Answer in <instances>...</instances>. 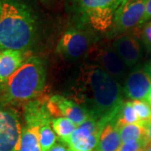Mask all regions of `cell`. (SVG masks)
Listing matches in <instances>:
<instances>
[{
    "mask_svg": "<svg viewBox=\"0 0 151 151\" xmlns=\"http://www.w3.org/2000/svg\"><path fill=\"white\" fill-rule=\"evenodd\" d=\"M45 78L43 61L36 56H29L9 79L0 83L3 97L11 104H26L43 92Z\"/></svg>",
    "mask_w": 151,
    "mask_h": 151,
    "instance_id": "cell-3",
    "label": "cell"
},
{
    "mask_svg": "<svg viewBox=\"0 0 151 151\" xmlns=\"http://www.w3.org/2000/svg\"><path fill=\"white\" fill-rule=\"evenodd\" d=\"M93 58L97 62V65L101 66L115 80L119 81L124 79L126 75L127 65L113 47L99 48L94 53Z\"/></svg>",
    "mask_w": 151,
    "mask_h": 151,
    "instance_id": "cell-11",
    "label": "cell"
},
{
    "mask_svg": "<svg viewBox=\"0 0 151 151\" xmlns=\"http://www.w3.org/2000/svg\"><path fill=\"white\" fill-rule=\"evenodd\" d=\"M146 101H147V103L150 105L151 107V87L150 92H149V94H148V96H147V98H146Z\"/></svg>",
    "mask_w": 151,
    "mask_h": 151,
    "instance_id": "cell-26",
    "label": "cell"
},
{
    "mask_svg": "<svg viewBox=\"0 0 151 151\" xmlns=\"http://www.w3.org/2000/svg\"><path fill=\"white\" fill-rule=\"evenodd\" d=\"M0 13H1V3H0Z\"/></svg>",
    "mask_w": 151,
    "mask_h": 151,
    "instance_id": "cell-30",
    "label": "cell"
},
{
    "mask_svg": "<svg viewBox=\"0 0 151 151\" xmlns=\"http://www.w3.org/2000/svg\"><path fill=\"white\" fill-rule=\"evenodd\" d=\"M42 2L44 3H48V2H50V1H52V0H41Z\"/></svg>",
    "mask_w": 151,
    "mask_h": 151,
    "instance_id": "cell-29",
    "label": "cell"
},
{
    "mask_svg": "<svg viewBox=\"0 0 151 151\" xmlns=\"http://www.w3.org/2000/svg\"><path fill=\"white\" fill-rule=\"evenodd\" d=\"M121 145L119 128L115 121H112L103 127L95 151H119Z\"/></svg>",
    "mask_w": 151,
    "mask_h": 151,
    "instance_id": "cell-14",
    "label": "cell"
},
{
    "mask_svg": "<svg viewBox=\"0 0 151 151\" xmlns=\"http://www.w3.org/2000/svg\"><path fill=\"white\" fill-rule=\"evenodd\" d=\"M39 140L42 151H50L55 145L56 134L51 127V124H44L39 129Z\"/></svg>",
    "mask_w": 151,
    "mask_h": 151,
    "instance_id": "cell-19",
    "label": "cell"
},
{
    "mask_svg": "<svg viewBox=\"0 0 151 151\" xmlns=\"http://www.w3.org/2000/svg\"><path fill=\"white\" fill-rule=\"evenodd\" d=\"M0 50L27 52L36 36V17L22 0H0Z\"/></svg>",
    "mask_w": 151,
    "mask_h": 151,
    "instance_id": "cell-2",
    "label": "cell"
},
{
    "mask_svg": "<svg viewBox=\"0 0 151 151\" xmlns=\"http://www.w3.org/2000/svg\"><path fill=\"white\" fill-rule=\"evenodd\" d=\"M145 3L146 0H124L115 13L112 31L126 32L142 24Z\"/></svg>",
    "mask_w": 151,
    "mask_h": 151,
    "instance_id": "cell-8",
    "label": "cell"
},
{
    "mask_svg": "<svg viewBox=\"0 0 151 151\" xmlns=\"http://www.w3.org/2000/svg\"><path fill=\"white\" fill-rule=\"evenodd\" d=\"M22 128L15 110L0 108V151H19Z\"/></svg>",
    "mask_w": 151,
    "mask_h": 151,
    "instance_id": "cell-7",
    "label": "cell"
},
{
    "mask_svg": "<svg viewBox=\"0 0 151 151\" xmlns=\"http://www.w3.org/2000/svg\"><path fill=\"white\" fill-rule=\"evenodd\" d=\"M48 109L51 116L64 117L76 125H80L90 119L89 114L78 103L62 95H53L48 98Z\"/></svg>",
    "mask_w": 151,
    "mask_h": 151,
    "instance_id": "cell-9",
    "label": "cell"
},
{
    "mask_svg": "<svg viewBox=\"0 0 151 151\" xmlns=\"http://www.w3.org/2000/svg\"><path fill=\"white\" fill-rule=\"evenodd\" d=\"M145 151H151V142H148L145 149Z\"/></svg>",
    "mask_w": 151,
    "mask_h": 151,
    "instance_id": "cell-27",
    "label": "cell"
},
{
    "mask_svg": "<svg viewBox=\"0 0 151 151\" xmlns=\"http://www.w3.org/2000/svg\"><path fill=\"white\" fill-rule=\"evenodd\" d=\"M76 103L90 118L107 124L116 120L122 104L119 82L97 64L82 66L73 86Z\"/></svg>",
    "mask_w": 151,
    "mask_h": 151,
    "instance_id": "cell-1",
    "label": "cell"
},
{
    "mask_svg": "<svg viewBox=\"0 0 151 151\" xmlns=\"http://www.w3.org/2000/svg\"><path fill=\"white\" fill-rule=\"evenodd\" d=\"M148 142L147 139H144L129 143H122L119 151H145Z\"/></svg>",
    "mask_w": 151,
    "mask_h": 151,
    "instance_id": "cell-21",
    "label": "cell"
},
{
    "mask_svg": "<svg viewBox=\"0 0 151 151\" xmlns=\"http://www.w3.org/2000/svg\"><path fill=\"white\" fill-rule=\"evenodd\" d=\"M50 124L55 134L62 142L65 140L77 127L73 122L64 117L52 118Z\"/></svg>",
    "mask_w": 151,
    "mask_h": 151,
    "instance_id": "cell-17",
    "label": "cell"
},
{
    "mask_svg": "<svg viewBox=\"0 0 151 151\" xmlns=\"http://www.w3.org/2000/svg\"><path fill=\"white\" fill-rule=\"evenodd\" d=\"M150 50V56H151V50Z\"/></svg>",
    "mask_w": 151,
    "mask_h": 151,
    "instance_id": "cell-31",
    "label": "cell"
},
{
    "mask_svg": "<svg viewBox=\"0 0 151 151\" xmlns=\"http://www.w3.org/2000/svg\"><path fill=\"white\" fill-rule=\"evenodd\" d=\"M50 151H70V150L61 144H55Z\"/></svg>",
    "mask_w": 151,
    "mask_h": 151,
    "instance_id": "cell-24",
    "label": "cell"
},
{
    "mask_svg": "<svg viewBox=\"0 0 151 151\" xmlns=\"http://www.w3.org/2000/svg\"><path fill=\"white\" fill-rule=\"evenodd\" d=\"M124 0H70L78 27L105 33L112 30L114 16Z\"/></svg>",
    "mask_w": 151,
    "mask_h": 151,
    "instance_id": "cell-4",
    "label": "cell"
},
{
    "mask_svg": "<svg viewBox=\"0 0 151 151\" xmlns=\"http://www.w3.org/2000/svg\"><path fill=\"white\" fill-rule=\"evenodd\" d=\"M106 123L90 118L76 127L73 133L63 142L70 151H93L97 145L99 136Z\"/></svg>",
    "mask_w": 151,
    "mask_h": 151,
    "instance_id": "cell-6",
    "label": "cell"
},
{
    "mask_svg": "<svg viewBox=\"0 0 151 151\" xmlns=\"http://www.w3.org/2000/svg\"><path fill=\"white\" fill-rule=\"evenodd\" d=\"M146 70H148V72H149V74H150V76L151 77V62L149 64V65H146Z\"/></svg>",
    "mask_w": 151,
    "mask_h": 151,
    "instance_id": "cell-28",
    "label": "cell"
},
{
    "mask_svg": "<svg viewBox=\"0 0 151 151\" xmlns=\"http://www.w3.org/2000/svg\"><path fill=\"white\" fill-rule=\"evenodd\" d=\"M151 87V77L146 68L137 67L124 81V94L133 101L145 100Z\"/></svg>",
    "mask_w": 151,
    "mask_h": 151,
    "instance_id": "cell-10",
    "label": "cell"
},
{
    "mask_svg": "<svg viewBox=\"0 0 151 151\" xmlns=\"http://www.w3.org/2000/svg\"><path fill=\"white\" fill-rule=\"evenodd\" d=\"M146 129V137L149 142H151V123L145 125Z\"/></svg>",
    "mask_w": 151,
    "mask_h": 151,
    "instance_id": "cell-25",
    "label": "cell"
},
{
    "mask_svg": "<svg viewBox=\"0 0 151 151\" xmlns=\"http://www.w3.org/2000/svg\"><path fill=\"white\" fill-rule=\"evenodd\" d=\"M132 105L134 108L139 123L146 125L151 123V107L145 100H134L132 101Z\"/></svg>",
    "mask_w": 151,
    "mask_h": 151,
    "instance_id": "cell-20",
    "label": "cell"
},
{
    "mask_svg": "<svg viewBox=\"0 0 151 151\" xmlns=\"http://www.w3.org/2000/svg\"><path fill=\"white\" fill-rule=\"evenodd\" d=\"M142 40L147 48L151 50V21L146 22L141 33Z\"/></svg>",
    "mask_w": 151,
    "mask_h": 151,
    "instance_id": "cell-22",
    "label": "cell"
},
{
    "mask_svg": "<svg viewBox=\"0 0 151 151\" xmlns=\"http://www.w3.org/2000/svg\"><path fill=\"white\" fill-rule=\"evenodd\" d=\"M115 124L118 128L125 124H140L139 119L132 105V102H126L122 104L115 120Z\"/></svg>",
    "mask_w": 151,
    "mask_h": 151,
    "instance_id": "cell-18",
    "label": "cell"
},
{
    "mask_svg": "<svg viewBox=\"0 0 151 151\" xmlns=\"http://www.w3.org/2000/svg\"><path fill=\"white\" fill-rule=\"evenodd\" d=\"M113 49L125 65L129 67L134 66L142 56V47L139 41L129 35L117 38L113 44Z\"/></svg>",
    "mask_w": 151,
    "mask_h": 151,
    "instance_id": "cell-12",
    "label": "cell"
},
{
    "mask_svg": "<svg viewBox=\"0 0 151 151\" xmlns=\"http://www.w3.org/2000/svg\"><path fill=\"white\" fill-rule=\"evenodd\" d=\"M92 41V33L89 29L69 28L60 39L56 52L67 59H78L87 53Z\"/></svg>",
    "mask_w": 151,
    "mask_h": 151,
    "instance_id": "cell-5",
    "label": "cell"
},
{
    "mask_svg": "<svg viewBox=\"0 0 151 151\" xmlns=\"http://www.w3.org/2000/svg\"><path fill=\"white\" fill-rule=\"evenodd\" d=\"M150 19H151V0H146L145 3V13L143 19L142 24L146 23Z\"/></svg>",
    "mask_w": 151,
    "mask_h": 151,
    "instance_id": "cell-23",
    "label": "cell"
},
{
    "mask_svg": "<svg viewBox=\"0 0 151 151\" xmlns=\"http://www.w3.org/2000/svg\"><path fill=\"white\" fill-rule=\"evenodd\" d=\"M25 53L19 50H0V83H3L26 60Z\"/></svg>",
    "mask_w": 151,
    "mask_h": 151,
    "instance_id": "cell-13",
    "label": "cell"
},
{
    "mask_svg": "<svg viewBox=\"0 0 151 151\" xmlns=\"http://www.w3.org/2000/svg\"><path fill=\"white\" fill-rule=\"evenodd\" d=\"M119 129L122 143H129L147 139L145 126L143 124H125L119 127Z\"/></svg>",
    "mask_w": 151,
    "mask_h": 151,
    "instance_id": "cell-16",
    "label": "cell"
},
{
    "mask_svg": "<svg viewBox=\"0 0 151 151\" xmlns=\"http://www.w3.org/2000/svg\"><path fill=\"white\" fill-rule=\"evenodd\" d=\"M22 128L19 151H42L39 140L40 125L29 119Z\"/></svg>",
    "mask_w": 151,
    "mask_h": 151,
    "instance_id": "cell-15",
    "label": "cell"
}]
</instances>
